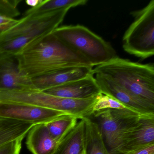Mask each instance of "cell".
I'll list each match as a JSON object with an SVG mask.
<instances>
[{
    "mask_svg": "<svg viewBox=\"0 0 154 154\" xmlns=\"http://www.w3.org/2000/svg\"><path fill=\"white\" fill-rule=\"evenodd\" d=\"M17 56L20 71L30 79L69 67L93 68L52 33L29 44Z\"/></svg>",
    "mask_w": 154,
    "mask_h": 154,
    "instance_id": "1",
    "label": "cell"
},
{
    "mask_svg": "<svg viewBox=\"0 0 154 154\" xmlns=\"http://www.w3.org/2000/svg\"><path fill=\"white\" fill-rule=\"evenodd\" d=\"M139 98L154 105V66L153 64L135 63L117 57L93 68Z\"/></svg>",
    "mask_w": 154,
    "mask_h": 154,
    "instance_id": "2",
    "label": "cell"
},
{
    "mask_svg": "<svg viewBox=\"0 0 154 154\" xmlns=\"http://www.w3.org/2000/svg\"><path fill=\"white\" fill-rule=\"evenodd\" d=\"M52 35L84 57L94 67L118 57L110 44L82 25L62 26Z\"/></svg>",
    "mask_w": 154,
    "mask_h": 154,
    "instance_id": "3",
    "label": "cell"
},
{
    "mask_svg": "<svg viewBox=\"0 0 154 154\" xmlns=\"http://www.w3.org/2000/svg\"><path fill=\"white\" fill-rule=\"evenodd\" d=\"M68 11L24 16L14 26L0 32V43L10 40L15 49L23 50L31 43L51 34L63 22Z\"/></svg>",
    "mask_w": 154,
    "mask_h": 154,
    "instance_id": "4",
    "label": "cell"
},
{
    "mask_svg": "<svg viewBox=\"0 0 154 154\" xmlns=\"http://www.w3.org/2000/svg\"><path fill=\"white\" fill-rule=\"evenodd\" d=\"M130 14L134 20L123 35L122 48L130 54L147 59L154 54V0Z\"/></svg>",
    "mask_w": 154,
    "mask_h": 154,
    "instance_id": "5",
    "label": "cell"
},
{
    "mask_svg": "<svg viewBox=\"0 0 154 154\" xmlns=\"http://www.w3.org/2000/svg\"><path fill=\"white\" fill-rule=\"evenodd\" d=\"M97 96L84 100L69 99L54 96L37 90L16 92L14 100L42 108L63 112L79 119L90 117Z\"/></svg>",
    "mask_w": 154,
    "mask_h": 154,
    "instance_id": "6",
    "label": "cell"
},
{
    "mask_svg": "<svg viewBox=\"0 0 154 154\" xmlns=\"http://www.w3.org/2000/svg\"><path fill=\"white\" fill-rule=\"evenodd\" d=\"M142 112L131 109L102 110L93 113L110 154L119 150L123 133L130 124Z\"/></svg>",
    "mask_w": 154,
    "mask_h": 154,
    "instance_id": "7",
    "label": "cell"
},
{
    "mask_svg": "<svg viewBox=\"0 0 154 154\" xmlns=\"http://www.w3.org/2000/svg\"><path fill=\"white\" fill-rule=\"evenodd\" d=\"M68 114L63 112L19 103L0 102V119L34 124H46Z\"/></svg>",
    "mask_w": 154,
    "mask_h": 154,
    "instance_id": "8",
    "label": "cell"
},
{
    "mask_svg": "<svg viewBox=\"0 0 154 154\" xmlns=\"http://www.w3.org/2000/svg\"><path fill=\"white\" fill-rule=\"evenodd\" d=\"M152 144H154V113H141L124 131L121 145L117 153Z\"/></svg>",
    "mask_w": 154,
    "mask_h": 154,
    "instance_id": "9",
    "label": "cell"
},
{
    "mask_svg": "<svg viewBox=\"0 0 154 154\" xmlns=\"http://www.w3.org/2000/svg\"><path fill=\"white\" fill-rule=\"evenodd\" d=\"M30 90H37L20 71L17 55L0 52V92Z\"/></svg>",
    "mask_w": 154,
    "mask_h": 154,
    "instance_id": "10",
    "label": "cell"
},
{
    "mask_svg": "<svg viewBox=\"0 0 154 154\" xmlns=\"http://www.w3.org/2000/svg\"><path fill=\"white\" fill-rule=\"evenodd\" d=\"M94 75L102 93L115 98L127 107L139 112L154 113V104L134 95L103 75L99 74Z\"/></svg>",
    "mask_w": 154,
    "mask_h": 154,
    "instance_id": "11",
    "label": "cell"
},
{
    "mask_svg": "<svg viewBox=\"0 0 154 154\" xmlns=\"http://www.w3.org/2000/svg\"><path fill=\"white\" fill-rule=\"evenodd\" d=\"M43 92L57 97L77 100L90 99L101 93L100 87L92 74Z\"/></svg>",
    "mask_w": 154,
    "mask_h": 154,
    "instance_id": "12",
    "label": "cell"
},
{
    "mask_svg": "<svg viewBox=\"0 0 154 154\" xmlns=\"http://www.w3.org/2000/svg\"><path fill=\"white\" fill-rule=\"evenodd\" d=\"M93 68L85 66L64 68L46 75L32 78V81L38 91H43L88 76L92 74Z\"/></svg>",
    "mask_w": 154,
    "mask_h": 154,
    "instance_id": "13",
    "label": "cell"
},
{
    "mask_svg": "<svg viewBox=\"0 0 154 154\" xmlns=\"http://www.w3.org/2000/svg\"><path fill=\"white\" fill-rule=\"evenodd\" d=\"M27 135V147L33 154H54L59 142L51 137L44 123L34 125Z\"/></svg>",
    "mask_w": 154,
    "mask_h": 154,
    "instance_id": "14",
    "label": "cell"
},
{
    "mask_svg": "<svg viewBox=\"0 0 154 154\" xmlns=\"http://www.w3.org/2000/svg\"><path fill=\"white\" fill-rule=\"evenodd\" d=\"M85 125L84 118L59 141L54 154H83L85 146Z\"/></svg>",
    "mask_w": 154,
    "mask_h": 154,
    "instance_id": "15",
    "label": "cell"
},
{
    "mask_svg": "<svg viewBox=\"0 0 154 154\" xmlns=\"http://www.w3.org/2000/svg\"><path fill=\"white\" fill-rule=\"evenodd\" d=\"M83 118L85 125V146L86 154H110L98 123L90 117Z\"/></svg>",
    "mask_w": 154,
    "mask_h": 154,
    "instance_id": "16",
    "label": "cell"
},
{
    "mask_svg": "<svg viewBox=\"0 0 154 154\" xmlns=\"http://www.w3.org/2000/svg\"><path fill=\"white\" fill-rule=\"evenodd\" d=\"M87 2V0H44L38 6L28 10L24 16L45 14L62 10H69L77 6H83Z\"/></svg>",
    "mask_w": 154,
    "mask_h": 154,
    "instance_id": "17",
    "label": "cell"
},
{
    "mask_svg": "<svg viewBox=\"0 0 154 154\" xmlns=\"http://www.w3.org/2000/svg\"><path fill=\"white\" fill-rule=\"evenodd\" d=\"M79 119L76 116L66 114L46 123L45 125L51 137L60 141L75 127Z\"/></svg>",
    "mask_w": 154,
    "mask_h": 154,
    "instance_id": "18",
    "label": "cell"
},
{
    "mask_svg": "<svg viewBox=\"0 0 154 154\" xmlns=\"http://www.w3.org/2000/svg\"><path fill=\"white\" fill-rule=\"evenodd\" d=\"M106 109H131L127 107L115 98L101 93L97 95L96 101L94 104L92 108L93 113Z\"/></svg>",
    "mask_w": 154,
    "mask_h": 154,
    "instance_id": "19",
    "label": "cell"
},
{
    "mask_svg": "<svg viewBox=\"0 0 154 154\" xmlns=\"http://www.w3.org/2000/svg\"><path fill=\"white\" fill-rule=\"evenodd\" d=\"M21 0H0V16L15 19L20 15L18 9Z\"/></svg>",
    "mask_w": 154,
    "mask_h": 154,
    "instance_id": "20",
    "label": "cell"
},
{
    "mask_svg": "<svg viewBox=\"0 0 154 154\" xmlns=\"http://www.w3.org/2000/svg\"><path fill=\"white\" fill-rule=\"evenodd\" d=\"M25 137L9 141L0 146V154H20L22 142Z\"/></svg>",
    "mask_w": 154,
    "mask_h": 154,
    "instance_id": "21",
    "label": "cell"
},
{
    "mask_svg": "<svg viewBox=\"0 0 154 154\" xmlns=\"http://www.w3.org/2000/svg\"><path fill=\"white\" fill-rule=\"evenodd\" d=\"M117 154H154V144Z\"/></svg>",
    "mask_w": 154,
    "mask_h": 154,
    "instance_id": "22",
    "label": "cell"
},
{
    "mask_svg": "<svg viewBox=\"0 0 154 154\" xmlns=\"http://www.w3.org/2000/svg\"><path fill=\"white\" fill-rule=\"evenodd\" d=\"M18 20L0 16V32L5 31L14 26L18 22Z\"/></svg>",
    "mask_w": 154,
    "mask_h": 154,
    "instance_id": "23",
    "label": "cell"
},
{
    "mask_svg": "<svg viewBox=\"0 0 154 154\" xmlns=\"http://www.w3.org/2000/svg\"><path fill=\"white\" fill-rule=\"evenodd\" d=\"M43 1L42 0H28L26 1V3L31 8H33L38 6Z\"/></svg>",
    "mask_w": 154,
    "mask_h": 154,
    "instance_id": "24",
    "label": "cell"
},
{
    "mask_svg": "<svg viewBox=\"0 0 154 154\" xmlns=\"http://www.w3.org/2000/svg\"><path fill=\"white\" fill-rule=\"evenodd\" d=\"M5 119H0V125L5 121Z\"/></svg>",
    "mask_w": 154,
    "mask_h": 154,
    "instance_id": "25",
    "label": "cell"
},
{
    "mask_svg": "<svg viewBox=\"0 0 154 154\" xmlns=\"http://www.w3.org/2000/svg\"><path fill=\"white\" fill-rule=\"evenodd\" d=\"M83 154H86V153H85V152H84V153Z\"/></svg>",
    "mask_w": 154,
    "mask_h": 154,
    "instance_id": "26",
    "label": "cell"
}]
</instances>
